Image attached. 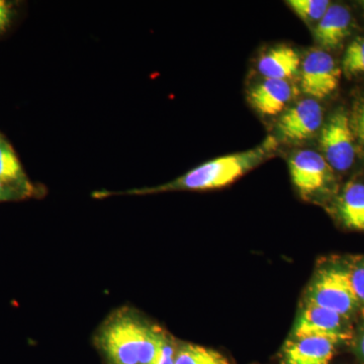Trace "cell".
<instances>
[{"label":"cell","mask_w":364,"mask_h":364,"mask_svg":"<svg viewBox=\"0 0 364 364\" xmlns=\"http://www.w3.org/2000/svg\"><path fill=\"white\" fill-rule=\"evenodd\" d=\"M277 149V139L275 136H268L260 145L252 149L215 158L161 186L129 189L122 193L98 191L95 193V196L104 198L117 195L146 196L169 191H205L225 188L273 156Z\"/></svg>","instance_id":"1"},{"label":"cell","mask_w":364,"mask_h":364,"mask_svg":"<svg viewBox=\"0 0 364 364\" xmlns=\"http://www.w3.org/2000/svg\"><path fill=\"white\" fill-rule=\"evenodd\" d=\"M148 321L136 311L119 309L111 314L95 336L105 364H141Z\"/></svg>","instance_id":"2"},{"label":"cell","mask_w":364,"mask_h":364,"mask_svg":"<svg viewBox=\"0 0 364 364\" xmlns=\"http://www.w3.org/2000/svg\"><path fill=\"white\" fill-rule=\"evenodd\" d=\"M308 296V304L346 318L359 304L352 287L350 273L335 267L318 273Z\"/></svg>","instance_id":"3"},{"label":"cell","mask_w":364,"mask_h":364,"mask_svg":"<svg viewBox=\"0 0 364 364\" xmlns=\"http://www.w3.org/2000/svg\"><path fill=\"white\" fill-rule=\"evenodd\" d=\"M289 166L294 186L306 200L318 198L331 186V166L316 151L308 149L294 153L289 158Z\"/></svg>","instance_id":"4"},{"label":"cell","mask_w":364,"mask_h":364,"mask_svg":"<svg viewBox=\"0 0 364 364\" xmlns=\"http://www.w3.org/2000/svg\"><path fill=\"white\" fill-rule=\"evenodd\" d=\"M353 131L346 112L338 111L330 117L321 131L320 145L326 161L336 171H346L355 159Z\"/></svg>","instance_id":"5"},{"label":"cell","mask_w":364,"mask_h":364,"mask_svg":"<svg viewBox=\"0 0 364 364\" xmlns=\"http://www.w3.org/2000/svg\"><path fill=\"white\" fill-rule=\"evenodd\" d=\"M340 76L341 69L325 50H312L301 62V88L314 100H322L332 95L338 87Z\"/></svg>","instance_id":"6"},{"label":"cell","mask_w":364,"mask_h":364,"mask_svg":"<svg viewBox=\"0 0 364 364\" xmlns=\"http://www.w3.org/2000/svg\"><path fill=\"white\" fill-rule=\"evenodd\" d=\"M323 119L321 105L314 98H306L284 112L277 122V133L289 142H301L320 130Z\"/></svg>","instance_id":"7"},{"label":"cell","mask_w":364,"mask_h":364,"mask_svg":"<svg viewBox=\"0 0 364 364\" xmlns=\"http://www.w3.org/2000/svg\"><path fill=\"white\" fill-rule=\"evenodd\" d=\"M346 317L308 304L298 318L293 336L327 337L342 342L350 338Z\"/></svg>","instance_id":"8"},{"label":"cell","mask_w":364,"mask_h":364,"mask_svg":"<svg viewBox=\"0 0 364 364\" xmlns=\"http://www.w3.org/2000/svg\"><path fill=\"white\" fill-rule=\"evenodd\" d=\"M339 343L327 337L293 336L284 345L282 364H330Z\"/></svg>","instance_id":"9"},{"label":"cell","mask_w":364,"mask_h":364,"mask_svg":"<svg viewBox=\"0 0 364 364\" xmlns=\"http://www.w3.org/2000/svg\"><path fill=\"white\" fill-rule=\"evenodd\" d=\"M296 90L289 80L265 78L251 90L249 100L254 109L264 116H277L287 109Z\"/></svg>","instance_id":"10"},{"label":"cell","mask_w":364,"mask_h":364,"mask_svg":"<svg viewBox=\"0 0 364 364\" xmlns=\"http://www.w3.org/2000/svg\"><path fill=\"white\" fill-rule=\"evenodd\" d=\"M351 14L347 7L331 4L315 26V40L324 49L338 47L350 32Z\"/></svg>","instance_id":"11"},{"label":"cell","mask_w":364,"mask_h":364,"mask_svg":"<svg viewBox=\"0 0 364 364\" xmlns=\"http://www.w3.org/2000/svg\"><path fill=\"white\" fill-rule=\"evenodd\" d=\"M301 58L293 48L279 46L272 48L258 60V71L265 78L289 80L298 74Z\"/></svg>","instance_id":"12"},{"label":"cell","mask_w":364,"mask_h":364,"mask_svg":"<svg viewBox=\"0 0 364 364\" xmlns=\"http://www.w3.org/2000/svg\"><path fill=\"white\" fill-rule=\"evenodd\" d=\"M340 219L349 229L364 232V183L350 181L338 200Z\"/></svg>","instance_id":"13"},{"label":"cell","mask_w":364,"mask_h":364,"mask_svg":"<svg viewBox=\"0 0 364 364\" xmlns=\"http://www.w3.org/2000/svg\"><path fill=\"white\" fill-rule=\"evenodd\" d=\"M0 181L20 188L28 196H32L36 191L23 171V165L16 156V151L1 134H0Z\"/></svg>","instance_id":"14"},{"label":"cell","mask_w":364,"mask_h":364,"mask_svg":"<svg viewBox=\"0 0 364 364\" xmlns=\"http://www.w3.org/2000/svg\"><path fill=\"white\" fill-rule=\"evenodd\" d=\"M174 364H230L220 352L191 343L179 344Z\"/></svg>","instance_id":"15"},{"label":"cell","mask_w":364,"mask_h":364,"mask_svg":"<svg viewBox=\"0 0 364 364\" xmlns=\"http://www.w3.org/2000/svg\"><path fill=\"white\" fill-rule=\"evenodd\" d=\"M289 7L306 26H317L331 2L328 0H289Z\"/></svg>","instance_id":"16"},{"label":"cell","mask_w":364,"mask_h":364,"mask_svg":"<svg viewBox=\"0 0 364 364\" xmlns=\"http://www.w3.org/2000/svg\"><path fill=\"white\" fill-rule=\"evenodd\" d=\"M342 69L348 77L364 73V38H358L348 46L344 54Z\"/></svg>","instance_id":"17"},{"label":"cell","mask_w":364,"mask_h":364,"mask_svg":"<svg viewBox=\"0 0 364 364\" xmlns=\"http://www.w3.org/2000/svg\"><path fill=\"white\" fill-rule=\"evenodd\" d=\"M352 131L364 152V95L355 102L350 119Z\"/></svg>","instance_id":"18"},{"label":"cell","mask_w":364,"mask_h":364,"mask_svg":"<svg viewBox=\"0 0 364 364\" xmlns=\"http://www.w3.org/2000/svg\"><path fill=\"white\" fill-rule=\"evenodd\" d=\"M177 347H178V344L174 341L168 333L164 332L157 364L176 363Z\"/></svg>","instance_id":"19"},{"label":"cell","mask_w":364,"mask_h":364,"mask_svg":"<svg viewBox=\"0 0 364 364\" xmlns=\"http://www.w3.org/2000/svg\"><path fill=\"white\" fill-rule=\"evenodd\" d=\"M350 279L358 303L364 304V260L358 263L350 272Z\"/></svg>","instance_id":"20"},{"label":"cell","mask_w":364,"mask_h":364,"mask_svg":"<svg viewBox=\"0 0 364 364\" xmlns=\"http://www.w3.org/2000/svg\"><path fill=\"white\" fill-rule=\"evenodd\" d=\"M26 198H28V196L20 188L0 181V203L23 200Z\"/></svg>","instance_id":"21"},{"label":"cell","mask_w":364,"mask_h":364,"mask_svg":"<svg viewBox=\"0 0 364 364\" xmlns=\"http://www.w3.org/2000/svg\"><path fill=\"white\" fill-rule=\"evenodd\" d=\"M13 6L6 0H0V33L6 31L13 18Z\"/></svg>","instance_id":"22"},{"label":"cell","mask_w":364,"mask_h":364,"mask_svg":"<svg viewBox=\"0 0 364 364\" xmlns=\"http://www.w3.org/2000/svg\"><path fill=\"white\" fill-rule=\"evenodd\" d=\"M358 352L361 358L364 359V331L360 335L358 340Z\"/></svg>","instance_id":"23"},{"label":"cell","mask_w":364,"mask_h":364,"mask_svg":"<svg viewBox=\"0 0 364 364\" xmlns=\"http://www.w3.org/2000/svg\"><path fill=\"white\" fill-rule=\"evenodd\" d=\"M363 6H364V1H363Z\"/></svg>","instance_id":"24"}]
</instances>
